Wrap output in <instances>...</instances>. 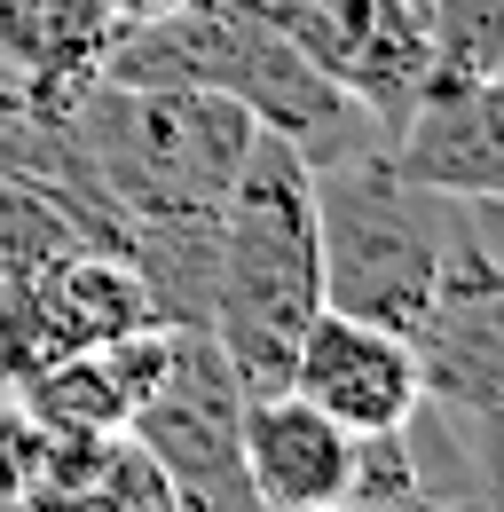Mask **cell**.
<instances>
[{
	"instance_id": "obj_4",
	"label": "cell",
	"mask_w": 504,
	"mask_h": 512,
	"mask_svg": "<svg viewBox=\"0 0 504 512\" xmlns=\"http://www.w3.org/2000/svg\"><path fill=\"white\" fill-rule=\"evenodd\" d=\"M182 512H260L245 481V386L205 323H166V363L126 410Z\"/></svg>"
},
{
	"instance_id": "obj_1",
	"label": "cell",
	"mask_w": 504,
	"mask_h": 512,
	"mask_svg": "<svg viewBox=\"0 0 504 512\" xmlns=\"http://www.w3.org/2000/svg\"><path fill=\"white\" fill-rule=\"evenodd\" d=\"M315 308H323V245H315L308 158L260 127L245 174L221 197V268L205 331L221 339L245 394H276L292 379V347Z\"/></svg>"
},
{
	"instance_id": "obj_13",
	"label": "cell",
	"mask_w": 504,
	"mask_h": 512,
	"mask_svg": "<svg viewBox=\"0 0 504 512\" xmlns=\"http://www.w3.org/2000/svg\"><path fill=\"white\" fill-rule=\"evenodd\" d=\"M418 8H426V24H434V56L497 71V16H504V0H418Z\"/></svg>"
},
{
	"instance_id": "obj_14",
	"label": "cell",
	"mask_w": 504,
	"mask_h": 512,
	"mask_svg": "<svg viewBox=\"0 0 504 512\" xmlns=\"http://www.w3.org/2000/svg\"><path fill=\"white\" fill-rule=\"evenodd\" d=\"M331 512H489V505H457L434 489H410V497H378V505H331Z\"/></svg>"
},
{
	"instance_id": "obj_3",
	"label": "cell",
	"mask_w": 504,
	"mask_h": 512,
	"mask_svg": "<svg viewBox=\"0 0 504 512\" xmlns=\"http://www.w3.org/2000/svg\"><path fill=\"white\" fill-rule=\"evenodd\" d=\"M308 190H315V245H323V308L371 316L386 331H418L441 253H449L457 197L402 182L386 166V150L308 166Z\"/></svg>"
},
{
	"instance_id": "obj_11",
	"label": "cell",
	"mask_w": 504,
	"mask_h": 512,
	"mask_svg": "<svg viewBox=\"0 0 504 512\" xmlns=\"http://www.w3.org/2000/svg\"><path fill=\"white\" fill-rule=\"evenodd\" d=\"M32 323H40L48 355H79V347H111L126 331H142L150 300H142V276L126 253L71 245L48 268H32Z\"/></svg>"
},
{
	"instance_id": "obj_12",
	"label": "cell",
	"mask_w": 504,
	"mask_h": 512,
	"mask_svg": "<svg viewBox=\"0 0 504 512\" xmlns=\"http://www.w3.org/2000/svg\"><path fill=\"white\" fill-rule=\"evenodd\" d=\"M8 402H16L32 426H56V434H119L126 410H134L119 363H111L103 347H79V355L32 363L24 379L8 386Z\"/></svg>"
},
{
	"instance_id": "obj_2",
	"label": "cell",
	"mask_w": 504,
	"mask_h": 512,
	"mask_svg": "<svg viewBox=\"0 0 504 512\" xmlns=\"http://www.w3.org/2000/svg\"><path fill=\"white\" fill-rule=\"evenodd\" d=\"M63 127L79 142V158L95 166L103 197L119 205V221L134 213H213L229 182L252 158V119L237 95L221 87H111L95 79Z\"/></svg>"
},
{
	"instance_id": "obj_10",
	"label": "cell",
	"mask_w": 504,
	"mask_h": 512,
	"mask_svg": "<svg viewBox=\"0 0 504 512\" xmlns=\"http://www.w3.org/2000/svg\"><path fill=\"white\" fill-rule=\"evenodd\" d=\"M24 512H182L158 457L134 434H56L32 426V481Z\"/></svg>"
},
{
	"instance_id": "obj_15",
	"label": "cell",
	"mask_w": 504,
	"mask_h": 512,
	"mask_svg": "<svg viewBox=\"0 0 504 512\" xmlns=\"http://www.w3.org/2000/svg\"><path fill=\"white\" fill-rule=\"evenodd\" d=\"M119 24H142V16H158V8H174V0H103Z\"/></svg>"
},
{
	"instance_id": "obj_8",
	"label": "cell",
	"mask_w": 504,
	"mask_h": 512,
	"mask_svg": "<svg viewBox=\"0 0 504 512\" xmlns=\"http://www.w3.org/2000/svg\"><path fill=\"white\" fill-rule=\"evenodd\" d=\"M245 481L260 512H331L355 489V434L292 386L245 394Z\"/></svg>"
},
{
	"instance_id": "obj_9",
	"label": "cell",
	"mask_w": 504,
	"mask_h": 512,
	"mask_svg": "<svg viewBox=\"0 0 504 512\" xmlns=\"http://www.w3.org/2000/svg\"><path fill=\"white\" fill-rule=\"evenodd\" d=\"M119 32L103 0H0V79L32 111H71L103 79Z\"/></svg>"
},
{
	"instance_id": "obj_5",
	"label": "cell",
	"mask_w": 504,
	"mask_h": 512,
	"mask_svg": "<svg viewBox=\"0 0 504 512\" xmlns=\"http://www.w3.org/2000/svg\"><path fill=\"white\" fill-rule=\"evenodd\" d=\"M268 24L308 56L339 95H355L378 127L402 119L410 87L434 64V24L418 0H260Z\"/></svg>"
},
{
	"instance_id": "obj_6",
	"label": "cell",
	"mask_w": 504,
	"mask_h": 512,
	"mask_svg": "<svg viewBox=\"0 0 504 512\" xmlns=\"http://www.w3.org/2000/svg\"><path fill=\"white\" fill-rule=\"evenodd\" d=\"M386 166L441 197H504V127H497V71L434 56L410 87L402 119L386 127Z\"/></svg>"
},
{
	"instance_id": "obj_7",
	"label": "cell",
	"mask_w": 504,
	"mask_h": 512,
	"mask_svg": "<svg viewBox=\"0 0 504 512\" xmlns=\"http://www.w3.org/2000/svg\"><path fill=\"white\" fill-rule=\"evenodd\" d=\"M292 394L315 402L331 426L347 434H386V426H410V410L426 402L418 394V355H410V331H386L371 316H339V308H315V323L292 347Z\"/></svg>"
}]
</instances>
